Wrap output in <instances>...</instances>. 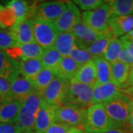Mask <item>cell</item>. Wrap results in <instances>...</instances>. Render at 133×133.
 <instances>
[{
  "label": "cell",
  "instance_id": "f5cc1de1",
  "mask_svg": "<svg viewBox=\"0 0 133 133\" xmlns=\"http://www.w3.org/2000/svg\"><path fill=\"white\" fill-rule=\"evenodd\" d=\"M0 107H1V103H0Z\"/></svg>",
  "mask_w": 133,
  "mask_h": 133
},
{
  "label": "cell",
  "instance_id": "ac0fdd59",
  "mask_svg": "<svg viewBox=\"0 0 133 133\" xmlns=\"http://www.w3.org/2000/svg\"><path fill=\"white\" fill-rule=\"evenodd\" d=\"M19 72V62L10 57L5 50H0V77L10 81Z\"/></svg>",
  "mask_w": 133,
  "mask_h": 133
},
{
  "label": "cell",
  "instance_id": "f546056e",
  "mask_svg": "<svg viewBox=\"0 0 133 133\" xmlns=\"http://www.w3.org/2000/svg\"><path fill=\"white\" fill-rule=\"evenodd\" d=\"M55 72L52 70L47 68H42L38 75L32 80L36 90L42 92L55 78Z\"/></svg>",
  "mask_w": 133,
  "mask_h": 133
},
{
  "label": "cell",
  "instance_id": "1f68e13d",
  "mask_svg": "<svg viewBox=\"0 0 133 133\" xmlns=\"http://www.w3.org/2000/svg\"><path fill=\"white\" fill-rule=\"evenodd\" d=\"M69 57L71 58L80 66L91 62L93 58V56L87 50L78 48L76 45L72 50Z\"/></svg>",
  "mask_w": 133,
  "mask_h": 133
},
{
  "label": "cell",
  "instance_id": "4fadbf2b",
  "mask_svg": "<svg viewBox=\"0 0 133 133\" xmlns=\"http://www.w3.org/2000/svg\"><path fill=\"white\" fill-rule=\"evenodd\" d=\"M121 93V89L113 83L104 84L95 83L92 87V105L104 104Z\"/></svg>",
  "mask_w": 133,
  "mask_h": 133
},
{
  "label": "cell",
  "instance_id": "8d00e7d4",
  "mask_svg": "<svg viewBox=\"0 0 133 133\" xmlns=\"http://www.w3.org/2000/svg\"><path fill=\"white\" fill-rule=\"evenodd\" d=\"M83 10H94L104 3L102 0H75L72 2Z\"/></svg>",
  "mask_w": 133,
  "mask_h": 133
},
{
  "label": "cell",
  "instance_id": "c3c4849f",
  "mask_svg": "<svg viewBox=\"0 0 133 133\" xmlns=\"http://www.w3.org/2000/svg\"><path fill=\"white\" fill-rule=\"evenodd\" d=\"M4 29H5V28H4V27H3V26L2 25V24H0V31H2V30H3Z\"/></svg>",
  "mask_w": 133,
  "mask_h": 133
},
{
  "label": "cell",
  "instance_id": "9a60e30c",
  "mask_svg": "<svg viewBox=\"0 0 133 133\" xmlns=\"http://www.w3.org/2000/svg\"><path fill=\"white\" fill-rule=\"evenodd\" d=\"M9 32L19 45L35 42L33 19H26L16 23L10 28Z\"/></svg>",
  "mask_w": 133,
  "mask_h": 133
},
{
  "label": "cell",
  "instance_id": "cb8c5ba5",
  "mask_svg": "<svg viewBox=\"0 0 133 133\" xmlns=\"http://www.w3.org/2000/svg\"><path fill=\"white\" fill-rule=\"evenodd\" d=\"M80 66L71 58L63 57L58 68L56 70L55 76L61 78L72 80Z\"/></svg>",
  "mask_w": 133,
  "mask_h": 133
},
{
  "label": "cell",
  "instance_id": "836d02e7",
  "mask_svg": "<svg viewBox=\"0 0 133 133\" xmlns=\"http://www.w3.org/2000/svg\"><path fill=\"white\" fill-rule=\"evenodd\" d=\"M15 99L11 92L10 81L0 77V103L3 104Z\"/></svg>",
  "mask_w": 133,
  "mask_h": 133
},
{
  "label": "cell",
  "instance_id": "277c9868",
  "mask_svg": "<svg viewBox=\"0 0 133 133\" xmlns=\"http://www.w3.org/2000/svg\"><path fill=\"white\" fill-rule=\"evenodd\" d=\"M87 109L75 105L65 104L57 107L56 110L55 123L69 125L74 128L83 129Z\"/></svg>",
  "mask_w": 133,
  "mask_h": 133
},
{
  "label": "cell",
  "instance_id": "816d5d0a",
  "mask_svg": "<svg viewBox=\"0 0 133 133\" xmlns=\"http://www.w3.org/2000/svg\"><path fill=\"white\" fill-rule=\"evenodd\" d=\"M3 8H4V7H3V6H2V5H0V10H2V9H3Z\"/></svg>",
  "mask_w": 133,
  "mask_h": 133
},
{
  "label": "cell",
  "instance_id": "f6af8a7d",
  "mask_svg": "<svg viewBox=\"0 0 133 133\" xmlns=\"http://www.w3.org/2000/svg\"><path fill=\"white\" fill-rule=\"evenodd\" d=\"M121 38L125 39V40H128V41H132L133 42V30H131L129 33L126 34L125 36H122Z\"/></svg>",
  "mask_w": 133,
  "mask_h": 133
},
{
  "label": "cell",
  "instance_id": "30bf717a",
  "mask_svg": "<svg viewBox=\"0 0 133 133\" xmlns=\"http://www.w3.org/2000/svg\"><path fill=\"white\" fill-rule=\"evenodd\" d=\"M10 57L16 61L27 59H40L44 53V50L36 42L21 44L5 50Z\"/></svg>",
  "mask_w": 133,
  "mask_h": 133
},
{
  "label": "cell",
  "instance_id": "5bb4252c",
  "mask_svg": "<svg viewBox=\"0 0 133 133\" xmlns=\"http://www.w3.org/2000/svg\"><path fill=\"white\" fill-rule=\"evenodd\" d=\"M38 4V2L13 0L7 3L6 8L14 12L16 17V23H18L26 19H33Z\"/></svg>",
  "mask_w": 133,
  "mask_h": 133
},
{
  "label": "cell",
  "instance_id": "3957f363",
  "mask_svg": "<svg viewBox=\"0 0 133 133\" xmlns=\"http://www.w3.org/2000/svg\"><path fill=\"white\" fill-rule=\"evenodd\" d=\"M111 10L108 2L104 3L94 10L86 11L81 15V21L92 30L98 33L107 30Z\"/></svg>",
  "mask_w": 133,
  "mask_h": 133
},
{
  "label": "cell",
  "instance_id": "7c38bea8",
  "mask_svg": "<svg viewBox=\"0 0 133 133\" xmlns=\"http://www.w3.org/2000/svg\"><path fill=\"white\" fill-rule=\"evenodd\" d=\"M57 106L42 103L36 115L33 129L35 133H44L52 124L55 123L56 110Z\"/></svg>",
  "mask_w": 133,
  "mask_h": 133
},
{
  "label": "cell",
  "instance_id": "484cf974",
  "mask_svg": "<svg viewBox=\"0 0 133 133\" xmlns=\"http://www.w3.org/2000/svg\"><path fill=\"white\" fill-rule=\"evenodd\" d=\"M20 101L22 106H23L29 112L36 117L38 110L44 102L42 92L36 91L20 99Z\"/></svg>",
  "mask_w": 133,
  "mask_h": 133
},
{
  "label": "cell",
  "instance_id": "7bdbcfd3",
  "mask_svg": "<svg viewBox=\"0 0 133 133\" xmlns=\"http://www.w3.org/2000/svg\"><path fill=\"white\" fill-rule=\"evenodd\" d=\"M127 127H113L104 133H127Z\"/></svg>",
  "mask_w": 133,
  "mask_h": 133
},
{
  "label": "cell",
  "instance_id": "e0dca14e",
  "mask_svg": "<svg viewBox=\"0 0 133 133\" xmlns=\"http://www.w3.org/2000/svg\"><path fill=\"white\" fill-rule=\"evenodd\" d=\"M108 27L113 36L117 38L129 33L133 30L132 16H111Z\"/></svg>",
  "mask_w": 133,
  "mask_h": 133
},
{
  "label": "cell",
  "instance_id": "4316f807",
  "mask_svg": "<svg viewBox=\"0 0 133 133\" xmlns=\"http://www.w3.org/2000/svg\"><path fill=\"white\" fill-rule=\"evenodd\" d=\"M42 68L41 59H27L19 62L20 72L30 80H33Z\"/></svg>",
  "mask_w": 133,
  "mask_h": 133
},
{
  "label": "cell",
  "instance_id": "bcb514c9",
  "mask_svg": "<svg viewBox=\"0 0 133 133\" xmlns=\"http://www.w3.org/2000/svg\"><path fill=\"white\" fill-rule=\"evenodd\" d=\"M83 130L78 128H72L68 133H82Z\"/></svg>",
  "mask_w": 133,
  "mask_h": 133
},
{
  "label": "cell",
  "instance_id": "8992f818",
  "mask_svg": "<svg viewBox=\"0 0 133 133\" xmlns=\"http://www.w3.org/2000/svg\"><path fill=\"white\" fill-rule=\"evenodd\" d=\"M34 41L43 50L53 48L58 35L53 23L33 19Z\"/></svg>",
  "mask_w": 133,
  "mask_h": 133
},
{
  "label": "cell",
  "instance_id": "4dcf8cb0",
  "mask_svg": "<svg viewBox=\"0 0 133 133\" xmlns=\"http://www.w3.org/2000/svg\"><path fill=\"white\" fill-rule=\"evenodd\" d=\"M124 49V45L121 39L114 38L109 42L103 57L109 62V64H113L117 62L121 52Z\"/></svg>",
  "mask_w": 133,
  "mask_h": 133
},
{
  "label": "cell",
  "instance_id": "ba28073f",
  "mask_svg": "<svg viewBox=\"0 0 133 133\" xmlns=\"http://www.w3.org/2000/svg\"><path fill=\"white\" fill-rule=\"evenodd\" d=\"M66 10V4L60 1H51L38 4L33 19L51 22L56 21Z\"/></svg>",
  "mask_w": 133,
  "mask_h": 133
},
{
  "label": "cell",
  "instance_id": "44dd1931",
  "mask_svg": "<svg viewBox=\"0 0 133 133\" xmlns=\"http://www.w3.org/2000/svg\"><path fill=\"white\" fill-rule=\"evenodd\" d=\"M21 108V101L15 99L1 104L0 107V123L11 124L16 121L19 110Z\"/></svg>",
  "mask_w": 133,
  "mask_h": 133
},
{
  "label": "cell",
  "instance_id": "7402d4cb",
  "mask_svg": "<svg viewBox=\"0 0 133 133\" xmlns=\"http://www.w3.org/2000/svg\"><path fill=\"white\" fill-rule=\"evenodd\" d=\"M75 46V36L71 32H66L58 33L53 48L62 55V57H68Z\"/></svg>",
  "mask_w": 133,
  "mask_h": 133
},
{
  "label": "cell",
  "instance_id": "d6986e66",
  "mask_svg": "<svg viewBox=\"0 0 133 133\" xmlns=\"http://www.w3.org/2000/svg\"><path fill=\"white\" fill-rule=\"evenodd\" d=\"M70 81L93 87L96 83V71L92 60L80 66Z\"/></svg>",
  "mask_w": 133,
  "mask_h": 133
},
{
  "label": "cell",
  "instance_id": "d6a6232c",
  "mask_svg": "<svg viewBox=\"0 0 133 133\" xmlns=\"http://www.w3.org/2000/svg\"><path fill=\"white\" fill-rule=\"evenodd\" d=\"M36 116H34L30 112H29L21 104V108L19 110L18 118L16 121L19 122L24 127L25 132L32 131L34 127Z\"/></svg>",
  "mask_w": 133,
  "mask_h": 133
},
{
  "label": "cell",
  "instance_id": "5b68a950",
  "mask_svg": "<svg viewBox=\"0 0 133 133\" xmlns=\"http://www.w3.org/2000/svg\"><path fill=\"white\" fill-rule=\"evenodd\" d=\"M92 87L70 81L66 93L65 104L87 109L92 105Z\"/></svg>",
  "mask_w": 133,
  "mask_h": 133
},
{
  "label": "cell",
  "instance_id": "e575fe53",
  "mask_svg": "<svg viewBox=\"0 0 133 133\" xmlns=\"http://www.w3.org/2000/svg\"><path fill=\"white\" fill-rule=\"evenodd\" d=\"M16 23V17L14 12L8 8L0 10V24L5 28H11Z\"/></svg>",
  "mask_w": 133,
  "mask_h": 133
},
{
  "label": "cell",
  "instance_id": "d590c367",
  "mask_svg": "<svg viewBox=\"0 0 133 133\" xmlns=\"http://www.w3.org/2000/svg\"><path fill=\"white\" fill-rule=\"evenodd\" d=\"M19 44L12 37L8 31H0V50H6L10 48H14Z\"/></svg>",
  "mask_w": 133,
  "mask_h": 133
},
{
  "label": "cell",
  "instance_id": "603a6c76",
  "mask_svg": "<svg viewBox=\"0 0 133 133\" xmlns=\"http://www.w3.org/2000/svg\"><path fill=\"white\" fill-rule=\"evenodd\" d=\"M111 70L112 83L121 90L128 81L130 65L117 61L111 64Z\"/></svg>",
  "mask_w": 133,
  "mask_h": 133
},
{
  "label": "cell",
  "instance_id": "f907efd6",
  "mask_svg": "<svg viewBox=\"0 0 133 133\" xmlns=\"http://www.w3.org/2000/svg\"><path fill=\"white\" fill-rule=\"evenodd\" d=\"M82 133H95V132H86V131H83Z\"/></svg>",
  "mask_w": 133,
  "mask_h": 133
},
{
  "label": "cell",
  "instance_id": "60d3db41",
  "mask_svg": "<svg viewBox=\"0 0 133 133\" xmlns=\"http://www.w3.org/2000/svg\"><path fill=\"white\" fill-rule=\"evenodd\" d=\"M121 40L123 43L124 48L128 51L132 56H133V42L132 41H128V40H125L123 38H121Z\"/></svg>",
  "mask_w": 133,
  "mask_h": 133
},
{
  "label": "cell",
  "instance_id": "8fae6325",
  "mask_svg": "<svg viewBox=\"0 0 133 133\" xmlns=\"http://www.w3.org/2000/svg\"><path fill=\"white\" fill-rule=\"evenodd\" d=\"M70 32L76 37V46L86 50H87L90 44H92L98 38L101 37L105 33H96L88 26H87L84 23H83L81 19L72 28Z\"/></svg>",
  "mask_w": 133,
  "mask_h": 133
},
{
  "label": "cell",
  "instance_id": "ee69618b",
  "mask_svg": "<svg viewBox=\"0 0 133 133\" xmlns=\"http://www.w3.org/2000/svg\"><path fill=\"white\" fill-rule=\"evenodd\" d=\"M121 92L124 93V95H127L128 97L133 98V86H129L128 87L121 90Z\"/></svg>",
  "mask_w": 133,
  "mask_h": 133
},
{
  "label": "cell",
  "instance_id": "52a82bcc",
  "mask_svg": "<svg viewBox=\"0 0 133 133\" xmlns=\"http://www.w3.org/2000/svg\"><path fill=\"white\" fill-rule=\"evenodd\" d=\"M70 81L55 77L42 92L44 101L50 105L60 107L64 104Z\"/></svg>",
  "mask_w": 133,
  "mask_h": 133
},
{
  "label": "cell",
  "instance_id": "d4e9b609",
  "mask_svg": "<svg viewBox=\"0 0 133 133\" xmlns=\"http://www.w3.org/2000/svg\"><path fill=\"white\" fill-rule=\"evenodd\" d=\"M115 38L113 36L111 30L108 28L107 31L103 34V36L90 45L87 48V50L91 55L94 56H103L109 42L112 38Z\"/></svg>",
  "mask_w": 133,
  "mask_h": 133
},
{
  "label": "cell",
  "instance_id": "2e32d148",
  "mask_svg": "<svg viewBox=\"0 0 133 133\" xmlns=\"http://www.w3.org/2000/svg\"><path fill=\"white\" fill-rule=\"evenodd\" d=\"M10 84L11 92L16 99H22L37 91L32 80L23 76L21 72L10 81Z\"/></svg>",
  "mask_w": 133,
  "mask_h": 133
},
{
  "label": "cell",
  "instance_id": "9c48e42d",
  "mask_svg": "<svg viewBox=\"0 0 133 133\" xmlns=\"http://www.w3.org/2000/svg\"><path fill=\"white\" fill-rule=\"evenodd\" d=\"M81 19V15L77 6L72 2H66V10L53 24L58 33L70 32Z\"/></svg>",
  "mask_w": 133,
  "mask_h": 133
},
{
  "label": "cell",
  "instance_id": "74e56055",
  "mask_svg": "<svg viewBox=\"0 0 133 133\" xmlns=\"http://www.w3.org/2000/svg\"><path fill=\"white\" fill-rule=\"evenodd\" d=\"M72 128L74 127H72L66 124L54 123L45 131L44 133H68Z\"/></svg>",
  "mask_w": 133,
  "mask_h": 133
},
{
  "label": "cell",
  "instance_id": "7dc6e473",
  "mask_svg": "<svg viewBox=\"0 0 133 133\" xmlns=\"http://www.w3.org/2000/svg\"><path fill=\"white\" fill-rule=\"evenodd\" d=\"M129 79H133V64L130 66V70H129Z\"/></svg>",
  "mask_w": 133,
  "mask_h": 133
},
{
  "label": "cell",
  "instance_id": "f1b7e54d",
  "mask_svg": "<svg viewBox=\"0 0 133 133\" xmlns=\"http://www.w3.org/2000/svg\"><path fill=\"white\" fill-rule=\"evenodd\" d=\"M111 16H132L133 0L108 1Z\"/></svg>",
  "mask_w": 133,
  "mask_h": 133
},
{
  "label": "cell",
  "instance_id": "7a4b0ae2",
  "mask_svg": "<svg viewBox=\"0 0 133 133\" xmlns=\"http://www.w3.org/2000/svg\"><path fill=\"white\" fill-rule=\"evenodd\" d=\"M111 128L112 124L103 104L91 105L87 109L83 129L86 132L104 133Z\"/></svg>",
  "mask_w": 133,
  "mask_h": 133
},
{
  "label": "cell",
  "instance_id": "ab89813d",
  "mask_svg": "<svg viewBox=\"0 0 133 133\" xmlns=\"http://www.w3.org/2000/svg\"><path fill=\"white\" fill-rule=\"evenodd\" d=\"M0 133H21L16 127L15 123L11 124H1L0 123Z\"/></svg>",
  "mask_w": 133,
  "mask_h": 133
},
{
  "label": "cell",
  "instance_id": "681fc988",
  "mask_svg": "<svg viewBox=\"0 0 133 133\" xmlns=\"http://www.w3.org/2000/svg\"><path fill=\"white\" fill-rule=\"evenodd\" d=\"M23 133H35V132H32V131H28V132H24Z\"/></svg>",
  "mask_w": 133,
  "mask_h": 133
},
{
  "label": "cell",
  "instance_id": "f35d334b",
  "mask_svg": "<svg viewBox=\"0 0 133 133\" xmlns=\"http://www.w3.org/2000/svg\"><path fill=\"white\" fill-rule=\"evenodd\" d=\"M118 61H120L131 66L133 64V56L124 48L119 55Z\"/></svg>",
  "mask_w": 133,
  "mask_h": 133
},
{
  "label": "cell",
  "instance_id": "db71d44e",
  "mask_svg": "<svg viewBox=\"0 0 133 133\" xmlns=\"http://www.w3.org/2000/svg\"><path fill=\"white\" fill-rule=\"evenodd\" d=\"M130 133H133V132H130Z\"/></svg>",
  "mask_w": 133,
  "mask_h": 133
},
{
  "label": "cell",
  "instance_id": "6da1fadb",
  "mask_svg": "<svg viewBox=\"0 0 133 133\" xmlns=\"http://www.w3.org/2000/svg\"><path fill=\"white\" fill-rule=\"evenodd\" d=\"M130 103L128 96L121 93L103 104L113 127H128Z\"/></svg>",
  "mask_w": 133,
  "mask_h": 133
},
{
  "label": "cell",
  "instance_id": "83f0119b",
  "mask_svg": "<svg viewBox=\"0 0 133 133\" xmlns=\"http://www.w3.org/2000/svg\"><path fill=\"white\" fill-rule=\"evenodd\" d=\"M62 58V55L55 48H51L44 51L42 56L41 57V62L44 68L50 69L55 72Z\"/></svg>",
  "mask_w": 133,
  "mask_h": 133
},
{
  "label": "cell",
  "instance_id": "ffe728a7",
  "mask_svg": "<svg viewBox=\"0 0 133 133\" xmlns=\"http://www.w3.org/2000/svg\"><path fill=\"white\" fill-rule=\"evenodd\" d=\"M96 71V83L104 84L112 83L111 64L103 56H94L92 58Z\"/></svg>",
  "mask_w": 133,
  "mask_h": 133
},
{
  "label": "cell",
  "instance_id": "b9f144b4",
  "mask_svg": "<svg viewBox=\"0 0 133 133\" xmlns=\"http://www.w3.org/2000/svg\"><path fill=\"white\" fill-rule=\"evenodd\" d=\"M128 127L133 132V100H131V103H130V110H129V116Z\"/></svg>",
  "mask_w": 133,
  "mask_h": 133
}]
</instances>
